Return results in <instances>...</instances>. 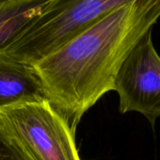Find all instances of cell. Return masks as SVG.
Listing matches in <instances>:
<instances>
[{
  "instance_id": "obj_2",
  "label": "cell",
  "mask_w": 160,
  "mask_h": 160,
  "mask_svg": "<svg viewBox=\"0 0 160 160\" xmlns=\"http://www.w3.org/2000/svg\"><path fill=\"white\" fill-rule=\"evenodd\" d=\"M135 0H50L0 54L34 66L112 10Z\"/></svg>"
},
{
  "instance_id": "obj_3",
  "label": "cell",
  "mask_w": 160,
  "mask_h": 160,
  "mask_svg": "<svg viewBox=\"0 0 160 160\" xmlns=\"http://www.w3.org/2000/svg\"><path fill=\"white\" fill-rule=\"evenodd\" d=\"M0 127L31 160H82L76 130L48 100L0 110Z\"/></svg>"
},
{
  "instance_id": "obj_6",
  "label": "cell",
  "mask_w": 160,
  "mask_h": 160,
  "mask_svg": "<svg viewBox=\"0 0 160 160\" xmlns=\"http://www.w3.org/2000/svg\"><path fill=\"white\" fill-rule=\"evenodd\" d=\"M50 0H0V52L9 45Z\"/></svg>"
},
{
  "instance_id": "obj_1",
  "label": "cell",
  "mask_w": 160,
  "mask_h": 160,
  "mask_svg": "<svg viewBox=\"0 0 160 160\" xmlns=\"http://www.w3.org/2000/svg\"><path fill=\"white\" fill-rule=\"evenodd\" d=\"M159 17L160 0H135L34 65L47 100L73 129L105 94L114 91L123 62Z\"/></svg>"
},
{
  "instance_id": "obj_5",
  "label": "cell",
  "mask_w": 160,
  "mask_h": 160,
  "mask_svg": "<svg viewBox=\"0 0 160 160\" xmlns=\"http://www.w3.org/2000/svg\"><path fill=\"white\" fill-rule=\"evenodd\" d=\"M40 100L47 98L35 67L0 54V110Z\"/></svg>"
},
{
  "instance_id": "obj_7",
  "label": "cell",
  "mask_w": 160,
  "mask_h": 160,
  "mask_svg": "<svg viewBox=\"0 0 160 160\" xmlns=\"http://www.w3.org/2000/svg\"><path fill=\"white\" fill-rule=\"evenodd\" d=\"M0 160H31L18 143L1 127Z\"/></svg>"
},
{
  "instance_id": "obj_4",
  "label": "cell",
  "mask_w": 160,
  "mask_h": 160,
  "mask_svg": "<svg viewBox=\"0 0 160 160\" xmlns=\"http://www.w3.org/2000/svg\"><path fill=\"white\" fill-rule=\"evenodd\" d=\"M152 29L123 62L114 91L119 96L121 113L140 112L154 126L160 116V56L152 40Z\"/></svg>"
}]
</instances>
